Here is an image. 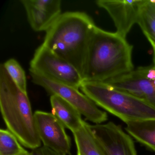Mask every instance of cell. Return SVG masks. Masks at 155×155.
Here are the masks:
<instances>
[{"label":"cell","instance_id":"obj_1","mask_svg":"<svg viewBox=\"0 0 155 155\" xmlns=\"http://www.w3.org/2000/svg\"><path fill=\"white\" fill-rule=\"evenodd\" d=\"M132 51L126 38L95 26L85 58L83 81L105 82L131 72Z\"/></svg>","mask_w":155,"mask_h":155},{"label":"cell","instance_id":"obj_2","mask_svg":"<svg viewBox=\"0 0 155 155\" xmlns=\"http://www.w3.org/2000/svg\"><path fill=\"white\" fill-rule=\"evenodd\" d=\"M95 26L92 19L85 12L62 13L46 31L42 44L73 65L82 76L88 46Z\"/></svg>","mask_w":155,"mask_h":155},{"label":"cell","instance_id":"obj_3","mask_svg":"<svg viewBox=\"0 0 155 155\" xmlns=\"http://www.w3.org/2000/svg\"><path fill=\"white\" fill-rule=\"evenodd\" d=\"M0 108L8 130L22 146L32 150L41 147L27 92L16 85L3 64L0 65Z\"/></svg>","mask_w":155,"mask_h":155},{"label":"cell","instance_id":"obj_4","mask_svg":"<svg viewBox=\"0 0 155 155\" xmlns=\"http://www.w3.org/2000/svg\"><path fill=\"white\" fill-rule=\"evenodd\" d=\"M80 89L96 105L125 123L155 119V108L151 105L106 82L83 81Z\"/></svg>","mask_w":155,"mask_h":155},{"label":"cell","instance_id":"obj_5","mask_svg":"<svg viewBox=\"0 0 155 155\" xmlns=\"http://www.w3.org/2000/svg\"><path fill=\"white\" fill-rule=\"evenodd\" d=\"M30 66V70L78 89L83 81L82 76L76 68L43 44L36 50Z\"/></svg>","mask_w":155,"mask_h":155},{"label":"cell","instance_id":"obj_6","mask_svg":"<svg viewBox=\"0 0 155 155\" xmlns=\"http://www.w3.org/2000/svg\"><path fill=\"white\" fill-rule=\"evenodd\" d=\"M32 82L43 87L49 94L59 96L76 108L86 119L100 124L108 119L107 113L79 89L49 79L35 71L30 70Z\"/></svg>","mask_w":155,"mask_h":155},{"label":"cell","instance_id":"obj_7","mask_svg":"<svg viewBox=\"0 0 155 155\" xmlns=\"http://www.w3.org/2000/svg\"><path fill=\"white\" fill-rule=\"evenodd\" d=\"M104 82L147 102L155 108V66L136 70Z\"/></svg>","mask_w":155,"mask_h":155},{"label":"cell","instance_id":"obj_8","mask_svg":"<svg viewBox=\"0 0 155 155\" xmlns=\"http://www.w3.org/2000/svg\"><path fill=\"white\" fill-rule=\"evenodd\" d=\"M34 117L43 146L62 155H71V139L60 121L52 113L41 110L35 111Z\"/></svg>","mask_w":155,"mask_h":155},{"label":"cell","instance_id":"obj_9","mask_svg":"<svg viewBox=\"0 0 155 155\" xmlns=\"http://www.w3.org/2000/svg\"><path fill=\"white\" fill-rule=\"evenodd\" d=\"M90 127L105 155H137L131 137L119 125L110 121Z\"/></svg>","mask_w":155,"mask_h":155},{"label":"cell","instance_id":"obj_10","mask_svg":"<svg viewBox=\"0 0 155 155\" xmlns=\"http://www.w3.org/2000/svg\"><path fill=\"white\" fill-rule=\"evenodd\" d=\"M146 0H98L96 4L104 9L114 21L118 34L126 38L133 25L137 23L140 9Z\"/></svg>","mask_w":155,"mask_h":155},{"label":"cell","instance_id":"obj_11","mask_svg":"<svg viewBox=\"0 0 155 155\" xmlns=\"http://www.w3.org/2000/svg\"><path fill=\"white\" fill-rule=\"evenodd\" d=\"M33 30L47 31L61 13V0H21Z\"/></svg>","mask_w":155,"mask_h":155},{"label":"cell","instance_id":"obj_12","mask_svg":"<svg viewBox=\"0 0 155 155\" xmlns=\"http://www.w3.org/2000/svg\"><path fill=\"white\" fill-rule=\"evenodd\" d=\"M52 114L72 133L81 128L84 120L80 112L65 100L56 95L50 97Z\"/></svg>","mask_w":155,"mask_h":155},{"label":"cell","instance_id":"obj_13","mask_svg":"<svg viewBox=\"0 0 155 155\" xmlns=\"http://www.w3.org/2000/svg\"><path fill=\"white\" fill-rule=\"evenodd\" d=\"M125 128L130 136L155 151V119L130 121Z\"/></svg>","mask_w":155,"mask_h":155},{"label":"cell","instance_id":"obj_14","mask_svg":"<svg viewBox=\"0 0 155 155\" xmlns=\"http://www.w3.org/2000/svg\"><path fill=\"white\" fill-rule=\"evenodd\" d=\"M78 155H105L90 127L84 121L80 129L73 133Z\"/></svg>","mask_w":155,"mask_h":155},{"label":"cell","instance_id":"obj_15","mask_svg":"<svg viewBox=\"0 0 155 155\" xmlns=\"http://www.w3.org/2000/svg\"><path fill=\"white\" fill-rule=\"evenodd\" d=\"M137 24L151 46L155 47V1L146 0L140 9Z\"/></svg>","mask_w":155,"mask_h":155},{"label":"cell","instance_id":"obj_16","mask_svg":"<svg viewBox=\"0 0 155 155\" xmlns=\"http://www.w3.org/2000/svg\"><path fill=\"white\" fill-rule=\"evenodd\" d=\"M18 138L8 130H0V155H20L26 151Z\"/></svg>","mask_w":155,"mask_h":155},{"label":"cell","instance_id":"obj_17","mask_svg":"<svg viewBox=\"0 0 155 155\" xmlns=\"http://www.w3.org/2000/svg\"><path fill=\"white\" fill-rule=\"evenodd\" d=\"M5 69L18 87L27 92V79L24 70L15 59L11 58L3 63Z\"/></svg>","mask_w":155,"mask_h":155},{"label":"cell","instance_id":"obj_18","mask_svg":"<svg viewBox=\"0 0 155 155\" xmlns=\"http://www.w3.org/2000/svg\"><path fill=\"white\" fill-rule=\"evenodd\" d=\"M30 155H63L52 150L45 146H41L39 147L32 150L30 152Z\"/></svg>","mask_w":155,"mask_h":155},{"label":"cell","instance_id":"obj_19","mask_svg":"<svg viewBox=\"0 0 155 155\" xmlns=\"http://www.w3.org/2000/svg\"><path fill=\"white\" fill-rule=\"evenodd\" d=\"M153 51V65L155 66V47L152 46Z\"/></svg>","mask_w":155,"mask_h":155},{"label":"cell","instance_id":"obj_20","mask_svg":"<svg viewBox=\"0 0 155 155\" xmlns=\"http://www.w3.org/2000/svg\"><path fill=\"white\" fill-rule=\"evenodd\" d=\"M20 155H30V152H28V151H27V150H26V151H24L23 153H22V154H21Z\"/></svg>","mask_w":155,"mask_h":155}]
</instances>
